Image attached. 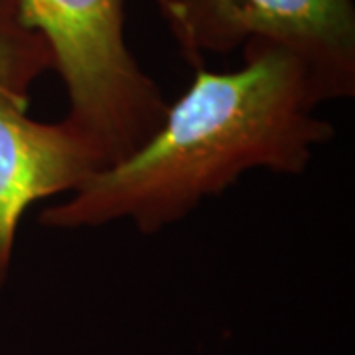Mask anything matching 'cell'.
I'll use <instances>...</instances> for the list:
<instances>
[{"label":"cell","mask_w":355,"mask_h":355,"mask_svg":"<svg viewBox=\"0 0 355 355\" xmlns=\"http://www.w3.org/2000/svg\"><path fill=\"white\" fill-rule=\"evenodd\" d=\"M235 71L196 69L150 139L85 180L42 225L101 227L132 221L150 235L176 223L253 168L302 174L314 148L334 137L316 116L328 91L308 65L275 44L249 42Z\"/></svg>","instance_id":"obj_1"},{"label":"cell","mask_w":355,"mask_h":355,"mask_svg":"<svg viewBox=\"0 0 355 355\" xmlns=\"http://www.w3.org/2000/svg\"><path fill=\"white\" fill-rule=\"evenodd\" d=\"M127 0H16L20 22L50 46L69 95L67 121L103 164H114L156 132L168 105L130 53Z\"/></svg>","instance_id":"obj_2"},{"label":"cell","mask_w":355,"mask_h":355,"mask_svg":"<svg viewBox=\"0 0 355 355\" xmlns=\"http://www.w3.org/2000/svg\"><path fill=\"white\" fill-rule=\"evenodd\" d=\"M48 69L53 55L46 40L20 22L16 0H0V291L26 209L77 190L105 168L93 142L67 119L48 125L28 114L30 87Z\"/></svg>","instance_id":"obj_3"},{"label":"cell","mask_w":355,"mask_h":355,"mask_svg":"<svg viewBox=\"0 0 355 355\" xmlns=\"http://www.w3.org/2000/svg\"><path fill=\"white\" fill-rule=\"evenodd\" d=\"M184 60L266 42L304 62L330 99L355 93L354 0H154Z\"/></svg>","instance_id":"obj_4"}]
</instances>
